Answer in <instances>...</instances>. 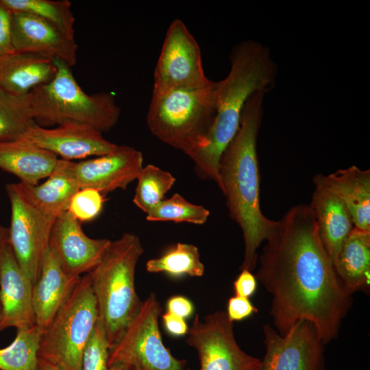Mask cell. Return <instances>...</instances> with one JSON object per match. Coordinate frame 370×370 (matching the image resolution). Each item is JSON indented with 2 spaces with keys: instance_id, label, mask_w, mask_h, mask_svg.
Instances as JSON below:
<instances>
[{
  "instance_id": "cell-30",
  "label": "cell",
  "mask_w": 370,
  "mask_h": 370,
  "mask_svg": "<svg viewBox=\"0 0 370 370\" xmlns=\"http://www.w3.org/2000/svg\"><path fill=\"white\" fill-rule=\"evenodd\" d=\"M210 211L204 206L192 204L181 195L175 193L171 197L163 199L146 215L149 221L187 222L202 225L208 219Z\"/></svg>"
},
{
  "instance_id": "cell-38",
  "label": "cell",
  "mask_w": 370,
  "mask_h": 370,
  "mask_svg": "<svg viewBox=\"0 0 370 370\" xmlns=\"http://www.w3.org/2000/svg\"><path fill=\"white\" fill-rule=\"evenodd\" d=\"M10 243L9 228L0 225V256L4 248Z\"/></svg>"
},
{
  "instance_id": "cell-7",
  "label": "cell",
  "mask_w": 370,
  "mask_h": 370,
  "mask_svg": "<svg viewBox=\"0 0 370 370\" xmlns=\"http://www.w3.org/2000/svg\"><path fill=\"white\" fill-rule=\"evenodd\" d=\"M98 319L96 299L86 273L42 331L38 358L61 370H80L83 349Z\"/></svg>"
},
{
  "instance_id": "cell-32",
  "label": "cell",
  "mask_w": 370,
  "mask_h": 370,
  "mask_svg": "<svg viewBox=\"0 0 370 370\" xmlns=\"http://www.w3.org/2000/svg\"><path fill=\"white\" fill-rule=\"evenodd\" d=\"M104 195L92 188H80L72 197L67 211L79 222L95 219L101 212Z\"/></svg>"
},
{
  "instance_id": "cell-6",
  "label": "cell",
  "mask_w": 370,
  "mask_h": 370,
  "mask_svg": "<svg viewBox=\"0 0 370 370\" xmlns=\"http://www.w3.org/2000/svg\"><path fill=\"white\" fill-rule=\"evenodd\" d=\"M216 82L196 88L152 93L147 114L153 136L188 157L207 143L215 114Z\"/></svg>"
},
{
  "instance_id": "cell-31",
  "label": "cell",
  "mask_w": 370,
  "mask_h": 370,
  "mask_svg": "<svg viewBox=\"0 0 370 370\" xmlns=\"http://www.w3.org/2000/svg\"><path fill=\"white\" fill-rule=\"evenodd\" d=\"M109 353L106 331L98 319L83 349L80 370H106Z\"/></svg>"
},
{
  "instance_id": "cell-15",
  "label": "cell",
  "mask_w": 370,
  "mask_h": 370,
  "mask_svg": "<svg viewBox=\"0 0 370 370\" xmlns=\"http://www.w3.org/2000/svg\"><path fill=\"white\" fill-rule=\"evenodd\" d=\"M18 139L69 161L105 155L118 146L95 129L75 124L49 129L34 121Z\"/></svg>"
},
{
  "instance_id": "cell-35",
  "label": "cell",
  "mask_w": 370,
  "mask_h": 370,
  "mask_svg": "<svg viewBox=\"0 0 370 370\" xmlns=\"http://www.w3.org/2000/svg\"><path fill=\"white\" fill-rule=\"evenodd\" d=\"M233 285L235 295L249 298L257 290L258 281L251 271L243 269Z\"/></svg>"
},
{
  "instance_id": "cell-39",
  "label": "cell",
  "mask_w": 370,
  "mask_h": 370,
  "mask_svg": "<svg viewBox=\"0 0 370 370\" xmlns=\"http://www.w3.org/2000/svg\"><path fill=\"white\" fill-rule=\"evenodd\" d=\"M38 370H61L56 366L39 358Z\"/></svg>"
},
{
  "instance_id": "cell-29",
  "label": "cell",
  "mask_w": 370,
  "mask_h": 370,
  "mask_svg": "<svg viewBox=\"0 0 370 370\" xmlns=\"http://www.w3.org/2000/svg\"><path fill=\"white\" fill-rule=\"evenodd\" d=\"M137 180L133 202L146 214L164 199L175 182L169 172L153 164L143 167Z\"/></svg>"
},
{
  "instance_id": "cell-24",
  "label": "cell",
  "mask_w": 370,
  "mask_h": 370,
  "mask_svg": "<svg viewBox=\"0 0 370 370\" xmlns=\"http://www.w3.org/2000/svg\"><path fill=\"white\" fill-rule=\"evenodd\" d=\"M18 185L29 202L46 217L56 221L67 210L73 195L80 189L64 166V160L58 164L47 180L40 184Z\"/></svg>"
},
{
  "instance_id": "cell-4",
  "label": "cell",
  "mask_w": 370,
  "mask_h": 370,
  "mask_svg": "<svg viewBox=\"0 0 370 370\" xmlns=\"http://www.w3.org/2000/svg\"><path fill=\"white\" fill-rule=\"evenodd\" d=\"M143 251L139 238L125 233L111 241L101 261L88 273L110 349L119 341L142 304L136 291L135 272Z\"/></svg>"
},
{
  "instance_id": "cell-22",
  "label": "cell",
  "mask_w": 370,
  "mask_h": 370,
  "mask_svg": "<svg viewBox=\"0 0 370 370\" xmlns=\"http://www.w3.org/2000/svg\"><path fill=\"white\" fill-rule=\"evenodd\" d=\"M54 153L20 139L0 141V169L35 185L47 178L59 161Z\"/></svg>"
},
{
  "instance_id": "cell-28",
  "label": "cell",
  "mask_w": 370,
  "mask_h": 370,
  "mask_svg": "<svg viewBox=\"0 0 370 370\" xmlns=\"http://www.w3.org/2000/svg\"><path fill=\"white\" fill-rule=\"evenodd\" d=\"M33 122L27 95H16L0 88V141L18 139Z\"/></svg>"
},
{
  "instance_id": "cell-11",
  "label": "cell",
  "mask_w": 370,
  "mask_h": 370,
  "mask_svg": "<svg viewBox=\"0 0 370 370\" xmlns=\"http://www.w3.org/2000/svg\"><path fill=\"white\" fill-rule=\"evenodd\" d=\"M187 343L199 356L200 370H259L261 360L241 349L226 312L217 311L200 320L197 315Z\"/></svg>"
},
{
  "instance_id": "cell-20",
  "label": "cell",
  "mask_w": 370,
  "mask_h": 370,
  "mask_svg": "<svg viewBox=\"0 0 370 370\" xmlns=\"http://www.w3.org/2000/svg\"><path fill=\"white\" fill-rule=\"evenodd\" d=\"M54 60L41 55L14 51L0 58V88L24 96L56 75Z\"/></svg>"
},
{
  "instance_id": "cell-26",
  "label": "cell",
  "mask_w": 370,
  "mask_h": 370,
  "mask_svg": "<svg viewBox=\"0 0 370 370\" xmlns=\"http://www.w3.org/2000/svg\"><path fill=\"white\" fill-rule=\"evenodd\" d=\"M146 270L149 273H164L173 277L184 275L200 277L204 273V265L195 245L177 243L160 257L149 260Z\"/></svg>"
},
{
  "instance_id": "cell-41",
  "label": "cell",
  "mask_w": 370,
  "mask_h": 370,
  "mask_svg": "<svg viewBox=\"0 0 370 370\" xmlns=\"http://www.w3.org/2000/svg\"><path fill=\"white\" fill-rule=\"evenodd\" d=\"M1 302H0V323H1Z\"/></svg>"
},
{
  "instance_id": "cell-18",
  "label": "cell",
  "mask_w": 370,
  "mask_h": 370,
  "mask_svg": "<svg viewBox=\"0 0 370 370\" xmlns=\"http://www.w3.org/2000/svg\"><path fill=\"white\" fill-rule=\"evenodd\" d=\"M314 190L309 204L321 241L332 264L354 228L351 214L342 201L319 179L313 178Z\"/></svg>"
},
{
  "instance_id": "cell-14",
  "label": "cell",
  "mask_w": 370,
  "mask_h": 370,
  "mask_svg": "<svg viewBox=\"0 0 370 370\" xmlns=\"http://www.w3.org/2000/svg\"><path fill=\"white\" fill-rule=\"evenodd\" d=\"M111 241L88 237L81 223L66 210L55 221L49 246L66 273L80 277L99 264Z\"/></svg>"
},
{
  "instance_id": "cell-8",
  "label": "cell",
  "mask_w": 370,
  "mask_h": 370,
  "mask_svg": "<svg viewBox=\"0 0 370 370\" xmlns=\"http://www.w3.org/2000/svg\"><path fill=\"white\" fill-rule=\"evenodd\" d=\"M161 311L159 301L151 293L110 349L108 366L121 364L135 370H184L186 361L175 358L162 341L158 325Z\"/></svg>"
},
{
  "instance_id": "cell-42",
  "label": "cell",
  "mask_w": 370,
  "mask_h": 370,
  "mask_svg": "<svg viewBox=\"0 0 370 370\" xmlns=\"http://www.w3.org/2000/svg\"><path fill=\"white\" fill-rule=\"evenodd\" d=\"M188 370H190V369H188Z\"/></svg>"
},
{
  "instance_id": "cell-33",
  "label": "cell",
  "mask_w": 370,
  "mask_h": 370,
  "mask_svg": "<svg viewBox=\"0 0 370 370\" xmlns=\"http://www.w3.org/2000/svg\"><path fill=\"white\" fill-rule=\"evenodd\" d=\"M258 312L249 298L235 295L228 299L226 314L232 322L242 321Z\"/></svg>"
},
{
  "instance_id": "cell-36",
  "label": "cell",
  "mask_w": 370,
  "mask_h": 370,
  "mask_svg": "<svg viewBox=\"0 0 370 370\" xmlns=\"http://www.w3.org/2000/svg\"><path fill=\"white\" fill-rule=\"evenodd\" d=\"M166 309L167 312L184 319L192 316L194 312L191 301L182 295L170 297L166 302Z\"/></svg>"
},
{
  "instance_id": "cell-25",
  "label": "cell",
  "mask_w": 370,
  "mask_h": 370,
  "mask_svg": "<svg viewBox=\"0 0 370 370\" xmlns=\"http://www.w3.org/2000/svg\"><path fill=\"white\" fill-rule=\"evenodd\" d=\"M42 330L36 325L17 330L14 341L0 349V370H38V349Z\"/></svg>"
},
{
  "instance_id": "cell-17",
  "label": "cell",
  "mask_w": 370,
  "mask_h": 370,
  "mask_svg": "<svg viewBox=\"0 0 370 370\" xmlns=\"http://www.w3.org/2000/svg\"><path fill=\"white\" fill-rule=\"evenodd\" d=\"M32 288L10 243L0 256V331L12 327L25 330L36 325Z\"/></svg>"
},
{
  "instance_id": "cell-34",
  "label": "cell",
  "mask_w": 370,
  "mask_h": 370,
  "mask_svg": "<svg viewBox=\"0 0 370 370\" xmlns=\"http://www.w3.org/2000/svg\"><path fill=\"white\" fill-rule=\"evenodd\" d=\"M14 52L12 42V11L0 0V58Z\"/></svg>"
},
{
  "instance_id": "cell-19",
  "label": "cell",
  "mask_w": 370,
  "mask_h": 370,
  "mask_svg": "<svg viewBox=\"0 0 370 370\" xmlns=\"http://www.w3.org/2000/svg\"><path fill=\"white\" fill-rule=\"evenodd\" d=\"M80 277L66 273L49 246L39 277L32 288L36 325L42 331L48 327Z\"/></svg>"
},
{
  "instance_id": "cell-37",
  "label": "cell",
  "mask_w": 370,
  "mask_h": 370,
  "mask_svg": "<svg viewBox=\"0 0 370 370\" xmlns=\"http://www.w3.org/2000/svg\"><path fill=\"white\" fill-rule=\"evenodd\" d=\"M162 321L166 331L173 336H182L188 332V326L183 318L166 312L162 316Z\"/></svg>"
},
{
  "instance_id": "cell-2",
  "label": "cell",
  "mask_w": 370,
  "mask_h": 370,
  "mask_svg": "<svg viewBox=\"0 0 370 370\" xmlns=\"http://www.w3.org/2000/svg\"><path fill=\"white\" fill-rule=\"evenodd\" d=\"M266 92L247 100L238 131L222 153L219 164V188L226 198L229 215L241 227L245 244L240 269H254L257 249L275 228L277 221L265 217L260 205V172L257 138Z\"/></svg>"
},
{
  "instance_id": "cell-12",
  "label": "cell",
  "mask_w": 370,
  "mask_h": 370,
  "mask_svg": "<svg viewBox=\"0 0 370 370\" xmlns=\"http://www.w3.org/2000/svg\"><path fill=\"white\" fill-rule=\"evenodd\" d=\"M266 353L259 370H324V343L312 323L299 321L284 335L263 327Z\"/></svg>"
},
{
  "instance_id": "cell-3",
  "label": "cell",
  "mask_w": 370,
  "mask_h": 370,
  "mask_svg": "<svg viewBox=\"0 0 370 370\" xmlns=\"http://www.w3.org/2000/svg\"><path fill=\"white\" fill-rule=\"evenodd\" d=\"M230 60L228 74L216 82L215 114L208 143L189 157L199 177L212 180L218 186L221 156L238 131L247 100L255 92L271 90L277 75L269 48L257 41L237 44Z\"/></svg>"
},
{
  "instance_id": "cell-16",
  "label": "cell",
  "mask_w": 370,
  "mask_h": 370,
  "mask_svg": "<svg viewBox=\"0 0 370 370\" xmlns=\"http://www.w3.org/2000/svg\"><path fill=\"white\" fill-rule=\"evenodd\" d=\"M12 42L14 51L41 55L70 67L77 62L75 38L34 14L12 12Z\"/></svg>"
},
{
  "instance_id": "cell-5",
  "label": "cell",
  "mask_w": 370,
  "mask_h": 370,
  "mask_svg": "<svg viewBox=\"0 0 370 370\" xmlns=\"http://www.w3.org/2000/svg\"><path fill=\"white\" fill-rule=\"evenodd\" d=\"M57 72L48 83L27 94L34 121L40 126L75 124L103 133L110 131L121 114L114 95L87 94L75 79L71 67L54 60Z\"/></svg>"
},
{
  "instance_id": "cell-21",
  "label": "cell",
  "mask_w": 370,
  "mask_h": 370,
  "mask_svg": "<svg viewBox=\"0 0 370 370\" xmlns=\"http://www.w3.org/2000/svg\"><path fill=\"white\" fill-rule=\"evenodd\" d=\"M318 175L347 207L354 227L370 232V171L352 166Z\"/></svg>"
},
{
  "instance_id": "cell-9",
  "label": "cell",
  "mask_w": 370,
  "mask_h": 370,
  "mask_svg": "<svg viewBox=\"0 0 370 370\" xmlns=\"http://www.w3.org/2000/svg\"><path fill=\"white\" fill-rule=\"evenodd\" d=\"M210 81L205 75L197 40L182 20L174 19L155 67L152 93L200 88Z\"/></svg>"
},
{
  "instance_id": "cell-1",
  "label": "cell",
  "mask_w": 370,
  "mask_h": 370,
  "mask_svg": "<svg viewBox=\"0 0 370 370\" xmlns=\"http://www.w3.org/2000/svg\"><path fill=\"white\" fill-rule=\"evenodd\" d=\"M265 241L256 278L272 296L275 330L284 335L308 321L325 345L334 339L352 295L338 281L310 206L291 207Z\"/></svg>"
},
{
  "instance_id": "cell-10",
  "label": "cell",
  "mask_w": 370,
  "mask_h": 370,
  "mask_svg": "<svg viewBox=\"0 0 370 370\" xmlns=\"http://www.w3.org/2000/svg\"><path fill=\"white\" fill-rule=\"evenodd\" d=\"M6 191L11 206L10 243L19 266L34 285L40 275L55 221L29 202L18 183L8 184Z\"/></svg>"
},
{
  "instance_id": "cell-40",
  "label": "cell",
  "mask_w": 370,
  "mask_h": 370,
  "mask_svg": "<svg viewBox=\"0 0 370 370\" xmlns=\"http://www.w3.org/2000/svg\"><path fill=\"white\" fill-rule=\"evenodd\" d=\"M106 370H135L132 368L121 364H112L108 366Z\"/></svg>"
},
{
  "instance_id": "cell-27",
  "label": "cell",
  "mask_w": 370,
  "mask_h": 370,
  "mask_svg": "<svg viewBox=\"0 0 370 370\" xmlns=\"http://www.w3.org/2000/svg\"><path fill=\"white\" fill-rule=\"evenodd\" d=\"M12 12L36 15L53 24L64 34L75 38V18L68 0H1Z\"/></svg>"
},
{
  "instance_id": "cell-23",
  "label": "cell",
  "mask_w": 370,
  "mask_h": 370,
  "mask_svg": "<svg viewBox=\"0 0 370 370\" xmlns=\"http://www.w3.org/2000/svg\"><path fill=\"white\" fill-rule=\"evenodd\" d=\"M333 266L338 281L350 295L369 289L370 232L354 227L345 241Z\"/></svg>"
},
{
  "instance_id": "cell-13",
  "label": "cell",
  "mask_w": 370,
  "mask_h": 370,
  "mask_svg": "<svg viewBox=\"0 0 370 370\" xmlns=\"http://www.w3.org/2000/svg\"><path fill=\"white\" fill-rule=\"evenodd\" d=\"M143 162L141 151L132 147L118 145L107 154L88 160H64V166L79 188H92L104 195L116 189L125 190L137 179Z\"/></svg>"
}]
</instances>
